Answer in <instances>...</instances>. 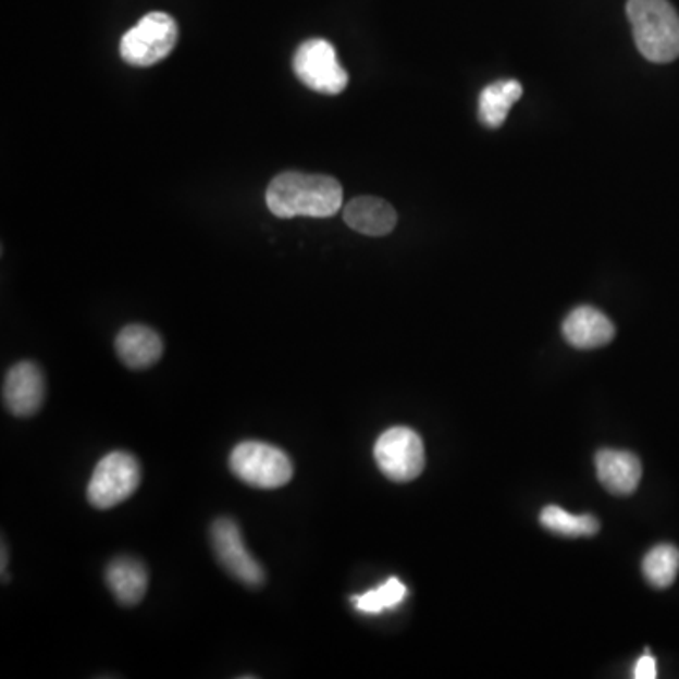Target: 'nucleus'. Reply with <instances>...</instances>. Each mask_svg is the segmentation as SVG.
<instances>
[{"label":"nucleus","instance_id":"7ed1b4c3","mask_svg":"<svg viewBox=\"0 0 679 679\" xmlns=\"http://www.w3.org/2000/svg\"><path fill=\"white\" fill-rule=\"evenodd\" d=\"M229 465L238 480L264 491L283 487L293 478L289 455L264 442H242L231 453Z\"/></svg>","mask_w":679,"mask_h":679},{"label":"nucleus","instance_id":"a211bd4d","mask_svg":"<svg viewBox=\"0 0 679 679\" xmlns=\"http://www.w3.org/2000/svg\"><path fill=\"white\" fill-rule=\"evenodd\" d=\"M406 594L408 589L403 581L390 578L380 588L355 596L354 604L361 614H382L383 609H393L403 604Z\"/></svg>","mask_w":679,"mask_h":679},{"label":"nucleus","instance_id":"0eeeda50","mask_svg":"<svg viewBox=\"0 0 679 679\" xmlns=\"http://www.w3.org/2000/svg\"><path fill=\"white\" fill-rule=\"evenodd\" d=\"M293 71L313 91L338 95L347 85V72L338 63L333 44L311 38L293 57Z\"/></svg>","mask_w":679,"mask_h":679},{"label":"nucleus","instance_id":"aec40b11","mask_svg":"<svg viewBox=\"0 0 679 679\" xmlns=\"http://www.w3.org/2000/svg\"><path fill=\"white\" fill-rule=\"evenodd\" d=\"M7 545L2 544V580L7 581Z\"/></svg>","mask_w":679,"mask_h":679},{"label":"nucleus","instance_id":"6ab92c4d","mask_svg":"<svg viewBox=\"0 0 679 679\" xmlns=\"http://www.w3.org/2000/svg\"><path fill=\"white\" fill-rule=\"evenodd\" d=\"M634 678L637 679H655L657 678V663L655 657L650 655V651L638 658L637 666H634Z\"/></svg>","mask_w":679,"mask_h":679},{"label":"nucleus","instance_id":"6e6552de","mask_svg":"<svg viewBox=\"0 0 679 679\" xmlns=\"http://www.w3.org/2000/svg\"><path fill=\"white\" fill-rule=\"evenodd\" d=\"M210 536H212L215 557L226 572L244 583L246 588H261L267 580V573L262 570V566L255 560L254 555L248 552L238 524L234 523L233 519H226V517L215 519Z\"/></svg>","mask_w":679,"mask_h":679},{"label":"nucleus","instance_id":"ddd939ff","mask_svg":"<svg viewBox=\"0 0 679 679\" xmlns=\"http://www.w3.org/2000/svg\"><path fill=\"white\" fill-rule=\"evenodd\" d=\"M344 220L357 233L385 236L395 229L396 212L382 198L359 197L344 208Z\"/></svg>","mask_w":679,"mask_h":679},{"label":"nucleus","instance_id":"2eb2a0df","mask_svg":"<svg viewBox=\"0 0 679 679\" xmlns=\"http://www.w3.org/2000/svg\"><path fill=\"white\" fill-rule=\"evenodd\" d=\"M523 95V85L517 79H501L487 85L480 95V120L491 128H498L509 110Z\"/></svg>","mask_w":679,"mask_h":679},{"label":"nucleus","instance_id":"20e7f679","mask_svg":"<svg viewBox=\"0 0 679 679\" xmlns=\"http://www.w3.org/2000/svg\"><path fill=\"white\" fill-rule=\"evenodd\" d=\"M140 462L127 452L108 453L97 462L87 485V501L92 508L110 509L135 495L140 485Z\"/></svg>","mask_w":679,"mask_h":679},{"label":"nucleus","instance_id":"4468645a","mask_svg":"<svg viewBox=\"0 0 679 679\" xmlns=\"http://www.w3.org/2000/svg\"><path fill=\"white\" fill-rule=\"evenodd\" d=\"M107 585L123 606H136L148 591L146 565L133 557H118L107 568Z\"/></svg>","mask_w":679,"mask_h":679},{"label":"nucleus","instance_id":"f3484780","mask_svg":"<svg viewBox=\"0 0 679 679\" xmlns=\"http://www.w3.org/2000/svg\"><path fill=\"white\" fill-rule=\"evenodd\" d=\"M540 523L547 531L563 536H593L601 531V521L594 516H573L559 506H547L540 514Z\"/></svg>","mask_w":679,"mask_h":679},{"label":"nucleus","instance_id":"f8f14e48","mask_svg":"<svg viewBox=\"0 0 679 679\" xmlns=\"http://www.w3.org/2000/svg\"><path fill=\"white\" fill-rule=\"evenodd\" d=\"M115 351L133 370L153 367L163 355V340L146 325H127L115 338Z\"/></svg>","mask_w":679,"mask_h":679},{"label":"nucleus","instance_id":"39448f33","mask_svg":"<svg viewBox=\"0 0 679 679\" xmlns=\"http://www.w3.org/2000/svg\"><path fill=\"white\" fill-rule=\"evenodd\" d=\"M177 42V25L169 14L144 15L136 27L121 38V57L133 66H151L163 61Z\"/></svg>","mask_w":679,"mask_h":679},{"label":"nucleus","instance_id":"9b49d317","mask_svg":"<svg viewBox=\"0 0 679 679\" xmlns=\"http://www.w3.org/2000/svg\"><path fill=\"white\" fill-rule=\"evenodd\" d=\"M563 334L576 349H596L608 346L616 336V326L601 310L591 306H580L565 319Z\"/></svg>","mask_w":679,"mask_h":679},{"label":"nucleus","instance_id":"dca6fc26","mask_svg":"<svg viewBox=\"0 0 679 679\" xmlns=\"http://www.w3.org/2000/svg\"><path fill=\"white\" fill-rule=\"evenodd\" d=\"M642 572L653 588H670L679 572L678 547L672 544L655 545L644 557Z\"/></svg>","mask_w":679,"mask_h":679},{"label":"nucleus","instance_id":"9d476101","mask_svg":"<svg viewBox=\"0 0 679 679\" xmlns=\"http://www.w3.org/2000/svg\"><path fill=\"white\" fill-rule=\"evenodd\" d=\"M596 474L612 495H632L642 480V462L634 453L602 449L594 457Z\"/></svg>","mask_w":679,"mask_h":679},{"label":"nucleus","instance_id":"423d86ee","mask_svg":"<svg viewBox=\"0 0 679 679\" xmlns=\"http://www.w3.org/2000/svg\"><path fill=\"white\" fill-rule=\"evenodd\" d=\"M374 457L385 478L408 483L424 470L423 440L408 427H393L375 442Z\"/></svg>","mask_w":679,"mask_h":679},{"label":"nucleus","instance_id":"f257e3e1","mask_svg":"<svg viewBox=\"0 0 679 679\" xmlns=\"http://www.w3.org/2000/svg\"><path fill=\"white\" fill-rule=\"evenodd\" d=\"M342 185L323 174L283 172L270 182L267 206L276 218H333L342 208Z\"/></svg>","mask_w":679,"mask_h":679},{"label":"nucleus","instance_id":"f03ea898","mask_svg":"<svg viewBox=\"0 0 679 679\" xmlns=\"http://www.w3.org/2000/svg\"><path fill=\"white\" fill-rule=\"evenodd\" d=\"M627 15L634 42L651 63H672L679 57V15L668 0H629Z\"/></svg>","mask_w":679,"mask_h":679},{"label":"nucleus","instance_id":"1a4fd4ad","mask_svg":"<svg viewBox=\"0 0 679 679\" xmlns=\"http://www.w3.org/2000/svg\"><path fill=\"white\" fill-rule=\"evenodd\" d=\"M46 382L42 370L30 361L14 365L7 372L2 385V400L15 418H30L42 408Z\"/></svg>","mask_w":679,"mask_h":679}]
</instances>
